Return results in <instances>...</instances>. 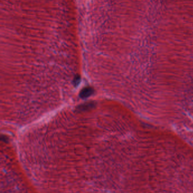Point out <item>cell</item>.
Listing matches in <instances>:
<instances>
[{"mask_svg": "<svg viewBox=\"0 0 193 193\" xmlns=\"http://www.w3.org/2000/svg\"><path fill=\"white\" fill-rule=\"evenodd\" d=\"M114 193H193V151L129 141L113 162Z\"/></svg>", "mask_w": 193, "mask_h": 193, "instance_id": "cell-1", "label": "cell"}]
</instances>
